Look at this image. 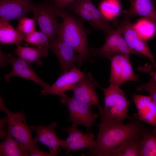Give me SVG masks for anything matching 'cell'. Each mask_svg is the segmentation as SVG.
Returning a JSON list of instances; mask_svg holds the SVG:
<instances>
[{
	"label": "cell",
	"mask_w": 156,
	"mask_h": 156,
	"mask_svg": "<svg viewBox=\"0 0 156 156\" xmlns=\"http://www.w3.org/2000/svg\"><path fill=\"white\" fill-rule=\"evenodd\" d=\"M63 131L68 132L66 140L62 142L61 146L66 150L68 155L70 152L78 151L86 148H92L95 143L94 134L92 133H83L72 126L64 128Z\"/></svg>",
	"instance_id": "obj_13"
},
{
	"label": "cell",
	"mask_w": 156,
	"mask_h": 156,
	"mask_svg": "<svg viewBox=\"0 0 156 156\" xmlns=\"http://www.w3.org/2000/svg\"><path fill=\"white\" fill-rule=\"evenodd\" d=\"M16 29L25 36L35 31V20L26 16L18 19Z\"/></svg>",
	"instance_id": "obj_28"
},
{
	"label": "cell",
	"mask_w": 156,
	"mask_h": 156,
	"mask_svg": "<svg viewBox=\"0 0 156 156\" xmlns=\"http://www.w3.org/2000/svg\"><path fill=\"white\" fill-rule=\"evenodd\" d=\"M9 22L0 20V44H19L24 40L25 36L18 30H15Z\"/></svg>",
	"instance_id": "obj_22"
},
{
	"label": "cell",
	"mask_w": 156,
	"mask_h": 156,
	"mask_svg": "<svg viewBox=\"0 0 156 156\" xmlns=\"http://www.w3.org/2000/svg\"><path fill=\"white\" fill-rule=\"evenodd\" d=\"M49 49L54 53L58 59L61 74L76 67L77 65L80 66L83 61L70 45L58 37L50 43Z\"/></svg>",
	"instance_id": "obj_12"
},
{
	"label": "cell",
	"mask_w": 156,
	"mask_h": 156,
	"mask_svg": "<svg viewBox=\"0 0 156 156\" xmlns=\"http://www.w3.org/2000/svg\"><path fill=\"white\" fill-rule=\"evenodd\" d=\"M60 102L67 107L69 115V122L72 126L77 127L82 125L90 129L94 125L98 115L93 111L91 106L75 98L70 97L65 93L60 96Z\"/></svg>",
	"instance_id": "obj_5"
},
{
	"label": "cell",
	"mask_w": 156,
	"mask_h": 156,
	"mask_svg": "<svg viewBox=\"0 0 156 156\" xmlns=\"http://www.w3.org/2000/svg\"><path fill=\"white\" fill-rule=\"evenodd\" d=\"M7 124V116L0 120V138L2 139L7 136L8 133L4 130L5 125Z\"/></svg>",
	"instance_id": "obj_33"
},
{
	"label": "cell",
	"mask_w": 156,
	"mask_h": 156,
	"mask_svg": "<svg viewBox=\"0 0 156 156\" xmlns=\"http://www.w3.org/2000/svg\"><path fill=\"white\" fill-rule=\"evenodd\" d=\"M15 51L16 55L18 57L31 63L35 62L38 66H41L42 63V58L48 56L49 48L44 47H24L20 44L16 45Z\"/></svg>",
	"instance_id": "obj_21"
},
{
	"label": "cell",
	"mask_w": 156,
	"mask_h": 156,
	"mask_svg": "<svg viewBox=\"0 0 156 156\" xmlns=\"http://www.w3.org/2000/svg\"><path fill=\"white\" fill-rule=\"evenodd\" d=\"M56 6L53 4L44 3L36 4L32 12L33 18L37 21L41 31L51 42L57 37L61 23L58 21Z\"/></svg>",
	"instance_id": "obj_7"
},
{
	"label": "cell",
	"mask_w": 156,
	"mask_h": 156,
	"mask_svg": "<svg viewBox=\"0 0 156 156\" xmlns=\"http://www.w3.org/2000/svg\"><path fill=\"white\" fill-rule=\"evenodd\" d=\"M111 70L109 81L120 87L128 81H139L138 76L135 74L130 63L129 54H119L110 59Z\"/></svg>",
	"instance_id": "obj_10"
},
{
	"label": "cell",
	"mask_w": 156,
	"mask_h": 156,
	"mask_svg": "<svg viewBox=\"0 0 156 156\" xmlns=\"http://www.w3.org/2000/svg\"><path fill=\"white\" fill-rule=\"evenodd\" d=\"M28 156H52L49 152H45L40 150L38 147L28 152Z\"/></svg>",
	"instance_id": "obj_32"
},
{
	"label": "cell",
	"mask_w": 156,
	"mask_h": 156,
	"mask_svg": "<svg viewBox=\"0 0 156 156\" xmlns=\"http://www.w3.org/2000/svg\"><path fill=\"white\" fill-rule=\"evenodd\" d=\"M140 37L146 41L152 38L156 32V25L150 21L143 18L133 24Z\"/></svg>",
	"instance_id": "obj_26"
},
{
	"label": "cell",
	"mask_w": 156,
	"mask_h": 156,
	"mask_svg": "<svg viewBox=\"0 0 156 156\" xmlns=\"http://www.w3.org/2000/svg\"><path fill=\"white\" fill-rule=\"evenodd\" d=\"M54 4L57 7L63 9L77 0H52Z\"/></svg>",
	"instance_id": "obj_31"
},
{
	"label": "cell",
	"mask_w": 156,
	"mask_h": 156,
	"mask_svg": "<svg viewBox=\"0 0 156 156\" xmlns=\"http://www.w3.org/2000/svg\"><path fill=\"white\" fill-rule=\"evenodd\" d=\"M155 0V1L156 2V0Z\"/></svg>",
	"instance_id": "obj_34"
},
{
	"label": "cell",
	"mask_w": 156,
	"mask_h": 156,
	"mask_svg": "<svg viewBox=\"0 0 156 156\" xmlns=\"http://www.w3.org/2000/svg\"><path fill=\"white\" fill-rule=\"evenodd\" d=\"M130 122L115 124L101 122L94 145L82 155L110 156L111 151L127 139L144 133L148 129L142 123L136 114Z\"/></svg>",
	"instance_id": "obj_1"
},
{
	"label": "cell",
	"mask_w": 156,
	"mask_h": 156,
	"mask_svg": "<svg viewBox=\"0 0 156 156\" xmlns=\"http://www.w3.org/2000/svg\"><path fill=\"white\" fill-rule=\"evenodd\" d=\"M35 5L30 0H0V20H18L32 12Z\"/></svg>",
	"instance_id": "obj_15"
},
{
	"label": "cell",
	"mask_w": 156,
	"mask_h": 156,
	"mask_svg": "<svg viewBox=\"0 0 156 156\" xmlns=\"http://www.w3.org/2000/svg\"><path fill=\"white\" fill-rule=\"evenodd\" d=\"M136 90L139 92L145 91L148 92L156 104V83L153 78L147 83L137 86Z\"/></svg>",
	"instance_id": "obj_29"
},
{
	"label": "cell",
	"mask_w": 156,
	"mask_h": 156,
	"mask_svg": "<svg viewBox=\"0 0 156 156\" xmlns=\"http://www.w3.org/2000/svg\"><path fill=\"white\" fill-rule=\"evenodd\" d=\"M85 74L76 67L61 74L51 85L43 88L41 92L42 95H56L60 96L65 92L72 90L76 84L83 77Z\"/></svg>",
	"instance_id": "obj_14"
},
{
	"label": "cell",
	"mask_w": 156,
	"mask_h": 156,
	"mask_svg": "<svg viewBox=\"0 0 156 156\" xmlns=\"http://www.w3.org/2000/svg\"><path fill=\"white\" fill-rule=\"evenodd\" d=\"M129 10L124 12V16L130 19L139 16L156 25V9L152 0H130Z\"/></svg>",
	"instance_id": "obj_19"
},
{
	"label": "cell",
	"mask_w": 156,
	"mask_h": 156,
	"mask_svg": "<svg viewBox=\"0 0 156 156\" xmlns=\"http://www.w3.org/2000/svg\"><path fill=\"white\" fill-rule=\"evenodd\" d=\"M30 63L19 57L15 58L10 54H5L0 51L1 66H6L8 64L12 66L11 71L4 76L6 82L9 81L12 77H18L32 81L43 88L49 87L50 85L44 82L35 73Z\"/></svg>",
	"instance_id": "obj_8"
},
{
	"label": "cell",
	"mask_w": 156,
	"mask_h": 156,
	"mask_svg": "<svg viewBox=\"0 0 156 156\" xmlns=\"http://www.w3.org/2000/svg\"><path fill=\"white\" fill-rule=\"evenodd\" d=\"M140 156H156V127L144 133Z\"/></svg>",
	"instance_id": "obj_25"
},
{
	"label": "cell",
	"mask_w": 156,
	"mask_h": 156,
	"mask_svg": "<svg viewBox=\"0 0 156 156\" xmlns=\"http://www.w3.org/2000/svg\"><path fill=\"white\" fill-rule=\"evenodd\" d=\"M69 8L81 19L87 21L94 28L103 32L105 36L114 29L91 0H77L70 4Z\"/></svg>",
	"instance_id": "obj_6"
},
{
	"label": "cell",
	"mask_w": 156,
	"mask_h": 156,
	"mask_svg": "<svg viewBox=\"0 0 156 156\" xmlns=\"http://www.w3.org/2000/svg\"><path fill=\"white\" fill-rule=\"evenodd\" d=\"M129 19L124 16L116 28L121 31L129 47L140 56L148 57L153 64L156 70V62L146 41L140 37L134 25L130 22Z\"/></svg>",
	"instance_id": "obj_11"
},
{
	"label": "cell",
	"mask_w": 156,
	"mask_h": 156,
	"mask_svg": "<svg viewBox=\"0 0 156 156\" xmlns=\"http://www.w3.org/2000/svg\"><path fill=\"white\" fill-rule=\"evenodd\" d=\"M97 86L103 91L104 94V104L98 106L101 122L122 124L125 119L131 120L127 112L130 102L127 100L124 91L120 87L112 84L106 88L98 84Z\"/></svg>",
	"instance_id": "obj_3"
},
{
	"label": "cell",
	"mask_w": 156,
	"mask_h": 156,
	"mask_svg": "<svg viewBox=\"0 0 156 156\" xmlns=\"http://www.w3.org/2000/svg\"><path fill=\"white\" fill-rule=\"evenodd\" d=\"M0 155L3 156H28L26 147L8 133L4 142L0 144Z\"/></svg>",
	"instance_id": "obj_23"
},
{
	"label": "cell",
	"mask_w": 156,
	"mask_h": 156,
	"mask_svg": "<svg viewBox=\"0 0 156 156\" xmlns=\"http://www.w3.org/2000/svg\"><path fill=\"white\" fill-rule=\"evenodd\" d=\"M0 109L5 113L7 118L8 133L13 138L23 144L28 152L38 146L31 135L32 130L27 124L26 117L22 112H14L5 106L4 101L0 96Z\"/></svg>",
	"instance_id": "obj_4"
},
{
	"label": "cell",
	"mask_w": 156,
	"mask_h": 156,
	"mask_svg": "<svg viewBox=\"0 0 156 156\" xmlns=\"http://www.w3.org/2000/svg\"><path fill=\"white\" fill-rule=\"evenodd\" d=\"M56 12L58 17L62 19L57 37L70 45L83 61L92 62L88 48L87 37L90 31L84 27L83 20L57 7Z\"/></svg>",
	"instance_id": "obj_2"
},
{
	"label": "cell",
	"mask_w": 156,
	"mask_h": 156,
	"mask_svg": "<svg viewBox=\"0 0 156 156\" xmlns=\"http://www.w3.org/2000/svg\"><path fill=\"white\" fill-rule=\"evenodd\" d=\"M99 8L102 15L109 21L117 17L121 10L118 0H103L99 4Z\"/></svg>",
	"instance_id": "obj_24"
},
{
	"label": "cell",
	"mask_w": 156,
	"mask_h": 156,
	"mask_svg": "<svg viewBox=\"0 0 156 156\" xmlns=\"http://www.w3.org/2000/svg\"><path fill=\"white\" fill-rule=\"evenodd\" d=\"M24 40L29 44L37 47L49 48L51 43L47 36L43 32L35 31L25 36Z\"/></svg>",
	"instance_id": "obj_27"
},
{
	"label": "cell",
	"mask_w": 156,
	"mask_h": 156,
	"mask_svg": "<svg viewBox=\"0 0 156 156\" xmlns=\"http://www.w3.org/2000/svg\"><path fill=\"white\" fill-rule=\"evenodd\" d=\"M137 69L142 72L146 73L150 75L156 83V70H153L151 65L147 63L143 66H139Z\"/></svg>",
	"instance_id": "obj_30"
},
{
	"label": "cell",
	"mask_w": 156,
	"mask_h": 156,
	"mask_svg": "<svg viewBox=\"0 0 156 156\" xmlns=\"http://www.w3.org/2000/svg\"><path fill=\"white\" fill-rule=\"evenodd\" d=\"M104 45L99 48L89 49L90 56H99L109 60L113 56L124 53L140 56L129 46L120 30L116 28L105 36Z\"/></svg>",
	"instance_id": "obj_9"
},
{
	"label": "cell",
	"mask_w": 156,
	"mask_h": 156,
	"mask_svg": "<svg viewBox=\"0 0 156 156\" xmlns=\"http://www.w3.org/2000/svg\"><path fill=\"white\" fill-rule=\"evenodd\" d=\"M57 125L56 122L51 123L48 126L40 125L31 126L32 130L36 131V135L34 139V142H40L47 146L49 152L52 156L59 154L62 140L57 135L55 129Z\"/></svg>",
	"instance_id": "obj_17"
},
{
	"label": "cell",
	"mask_w": 156,
	"mask_h": 156,
	"mask_svg": "<svg viewBox=\"0 0 156 156\" xmlns=\"http://www.w3.org/2000/svg\"><path fill=\"white\" fill-rule=\"evenodd\" d=\"M136 113L142 121L156 127V104L151 96L133 94Z\"/></svg>",
	"instance_id": "obj_18"
},
{
	"label": "cell",
	"mask_w": 156,
	"mask_h": 156,
	"mask_svg": "<svg viewBox=\"0 0 156 156\" xmlns=\"http://www.w3.org/2000/svg\"><path fill=\"white\" fill-rule=\"evenodd\" d=\"M98 83L88 73L75 85L72 91L75 98L89 105L99 106V98L95 91Z\"/></svg>",
	"instance_id": "obj_16"
},
{
	"label": "cell",
	"mask_w": 156,
	"mask_h": 156,
	"mask_svg": "<svg viewBox=\"0 0 156 156\" xmlns=\"http://www.w3.org/2000/svg\"><path fill=\"white\" fill-rule=\"evenodd\" d=\"M144 133L135 135L124 141L111 151L110 156H140Z\"/></svg>",
	"instance_id": "obj_20"
}]
</instances>
